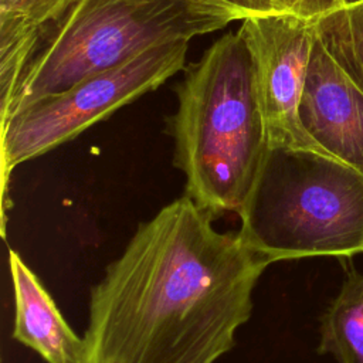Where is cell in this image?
I'll return each instance as SVG.
<instances>
[{"label":"cell","instance_id":"2","mask_svg":"<svg viewBox=\"0 0 363 363\" xmlns=\"http://www.w3.org/2000/svg\"><path fill=\"white\" fill-rule=\"evenodd\" d=\"M167 119L186 196L213 218L238 213L269 153L250 51L237 33L216 40L176 86Z\"/></svg>","mask_w":363,"mask_h":363},{"label":"cell","instance_id":"14","mask_svg":"<svg viewBox=\"0 0 363 363\" xmlns=\"http://www.w3.org/2000/svg\"><path fill=\"white\" fill-rule=\"evenodd\" d=\"M342 1H343V6H346V4H353V3H357L362 0H342Z\"/></svg>","mask_w":363,"mask_h":363},{"label":"cell","instance_id":"12","mask_svg":"<svg viewBox=\"0 0 363 363\" xmlns=\"http://www.w3.org/2000/svg\"><path fill=\"white\" fill-rule=\"evenodd\" d=\"M275 13H289L301 18L316 21L325 14L343 6L342 0H271Z\"/></svg>","mask_w":363,"mask_h":363},{"label":"cell","instance_id":"13","mask_svg":"<svg viewBox=\"0 0 363 363\" xmlns=\"http://www.w3.org/2000/svg\"><path fill=\"white\" fill-rule=\"evenodd\" d=\"M221 3L230 6L235 11H238L242 18L254 14H265L275 13L271 4V0H220Z\"/></svg>","mask_w":363,"mask_h":363},{"label":"cell","instance_id":"7","mask_svg":"<svg viewBox=\"0 0 363 363\" xmlns=\"http://www.w3.org/2000/svg\"><path fill=\"white\" fill-rule=\"evenodd\" d=\"M299 116L326 153L363 173V91L330 57L316 33Z\"/></svg>","mask_w":363,"mask_h":363},{"label":"cell","instance_id":"5","mask_svg":"<svg viewBox=\"0 0 363 363\" xmlns=\"http://www.w3.org/2000/svg\"><path fill=\"white\" fill-rule=\"evenodd\" d=\"M189 41L150 47L128 61L82 78L65 91L44 96L0 123L1 201L13 170L72 140L166 82L184 67Z\"/></svg>","mask_w":363,"mask_h":363},{"label":"cell","instance_id":"9","mask_svg":"<svg viewBox=\"0 0 363 363\" xmlns=\"http://www.w3.org/2000/svg\"><path fill=\"white\" fill-rule=\"evenodd\" d=\"M75 0H0V91L4 108L44 33Z\"/></svg>","mask_w":363,"mask_h":363},{"label":"cell","instance_id":"8","mask_svg":"<svg viewBox=\"0 0 363 363\" xmlns=\"http://www.w3.org/2000/svg\"><path fill=\"white\" fill-rule=\"evenodd\" d=\"M9 268L16 302L13 337L47 363H89L85 337L71 329L38 277L11 248Z\"/></svg>","mask_w":363,"mask_h":363},{"label":"cell","instance_id":"10","mask_svg":"<svg viewBox=\"0 0 363 363\" xmlns=\"http://www.w3.org/2000/svg\"><path fill=\"white\" fill-rule=\"evenodd\" d=\"M320 354L336 363H363V274L350 271L320 318Z\"/></svg>","mask_w":363,"mask_h":363},{"label":"cell","instance_id":"1","mask_svg":"<svg viewBox=\"0 0 363 363\" xmlns=\"http://www.w3.org/2000/svg\"><path fill=\"white\" fill-rule=\"evenodd\" d=\"M186 194L139 224L92 288L89 363H214L235 345L269 262Z\"/></svg>","mask_w":363,"mask_h":363},{"label":"cell","instance_id":"6","mask_svg":"<svg viewBox=\"0 0 363 363\" xmlns=\"http://www.w3.org/2000/svg\"><path fill=\"white\" fill-rule=\"evenodd\" d=\"M240 21L238 34L252 60L255 94L269 149L311 150L330 156L309 136L299 116L315 23L289 13L254 14Z\"/></svg>","mask_w":363,"mask_h":363},{"label":"cell","instance_id":"3","mask_svg":"<svg viewBox=\"0 0 363 363\" xmlns=\"http://www.w3.org/2000/svg\"><path fill=\"white\" fill-rule=\"evenodd\" d=\"M242 16L220 0H75L27 64L0 123L27 105L65 91L167 43L190 41Z\"/></svg>","mask_w":363,"mask_h":363},{"label":"cell","instance_id":"11","mask_svg":"<svg viewBox=\"0 0 363 363\" xmlns=\"http://www.w3.org/2000/svg\"><path fill=\"white\" fill-rule=\"evenodd\" d=\"M315 33L330 57L363 91V0L318 18Z\"/></svg>","mask_w":363,"mask_h":363},{"label":"cell","instance_id":"4","mask_svg":"<svg viewBox=\"0 0 363 363\" xmlns=\"http://www.w3.org/2000/svg\"><path fill=\"white\" fill-rule=\"evenodd\" d=\"M244 242L269 264L363 252V173L318 152L269 149L237 213Z\"/></svg>","mask_w":363,"mask_h":363}]
</instances>
